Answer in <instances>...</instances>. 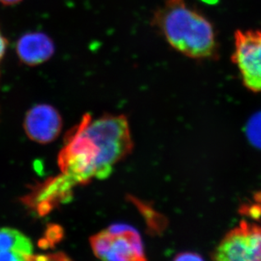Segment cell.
Wrapping results in <instances>:
<instances>
[{
  "label": "cell",
  "instance_id": "cell-1",
  "mask_svg": "<svg viewBox=\"0 0 261 261\" xmlns=\"http://www.w3.org/2000/svg\"><path fill=\"white\" fill-rule=\"evenodd\" d=\"M128 121L124 116H83L68 133L59 154L62 175L72 184L108 177L114 166L133 150Z\"/></svg>",
  "mask_w": 261,
  "mask_h": 261
},
{
  "label": "cell",
  "instance_id": "cell-2",
  "mask_svg": "<svg viewBox=\"0 0 261 261\" xmlns=\"http://www.w3.org/2000/svg\"><path fill=\"white\" fill-rule=\"evenodd\" d=\"M153 25L179 53L193 59L211 58L216 51L213 25L184 0H166L154 13Z\"/></svg>",
  "mask_w": 261,
  "mask_h": 261
},
{
  "label": "cell",
  "instance_id": "cell-3",
  "mask_svg": "<svg viewBox=\"0 0 261 261\" xmlns=\"http://www.w3.org/2000/svg\"><path fill=\"white\" fill-rule=\"evenodd\" d=\"M91 247L103 261H147L140 235L133 226L115 224L91 238Z\"/></svg>",
  "mask_w": 261,
  "mask_h": 261
},
{
  "label": "cell",
  "instance_id": "cell-4",
  "mask_svg": "<svg viewBox=\"0 0 261 261\" xmlns=\"http://www.w3.org/2000/svg\"><path fill=\"white\" fill-rule=\"evenodd\" d=\"M233 61L247 88L261 91V32L237 33Z\"/></svg>",
  "mask_w": 261,
  "mask_h": 261
},
{
  "label": "cell",
  "instance_id": "cell-5",
  "mask_svg": "<svg viewBox=\"0 0 261 261\" xmlns=\"http://www.w3.org/2000/svg\"><path fill=\"white\" fill-rule=\"evenodd\" d=\"M63 121L61 114L53 106L39 103L27 112L23 127L31 140L47 144L56 140L61 134Z\"/></svg>",
  "mask_w": 261,
  "mask_h": 261
},
{
  "label": "cell",
  "instance_id": "cell-6",
  "mask_svg": "<svg viewBox=\"0 0 261 261\" xmlns=\"http://www.w3.org/2000/svg\"><path fill=\"white\" fill-rule=\"evenodd\" d=\"M55 51L53 40L45 33H27L21 36L16 43L18 58L23 64L30 66L47 62Z\"/></svg>",
  "mask_w": 261,
  "mask_h": 261
},
{
  "label": "cell",
  "instance_id": "cell-7",
  "mask_svg": "<svg viewBox=\"0 0 261 261\" xmlns=\"http://www.w3.org/2000/svg\"><path fill=\"white\" fill-rule=\"evenodd\" d=\"M214 261H254L244 222L225 237L216 249Z\"/></svg>",
  "mask_w": 261,
  "mask_h": 261
},
{
  "label": "cell",
  "instance_id": "cell-8",
  "mask_svg": "<svg viewBox=\"0 0 261 261\" xmlns=\"http://www.w3.org/2000/svg\"><path fill=\"white\" fill-rule=\"evenodd\" d=\"M0 261H36L30 239L11 227H0Z\"/></svg>",
  "mask_w": 261,
  "mask_h": 261
},
{
  "label": "cell",
  "instance_id": "cell-9",
  "mask_svg": "<svg viewBox=\"0 0 261 261\" xmlns=\"http://www.w3.org/2000/svg\"><path fill=\"white\" fill-rule=\"evenodd\" d=\"M72 184L61 176L48 179L39 189L33 194V203L41 214L48 212L57 203L64 202L70 198Z\"/></svg>",
  "mask_w": 261,
  "mask_h": 261
},
{
  "label": "cell",
  "instance_id": "cell-10",
  "mask_svg": "<svg viewBox=\"0 0 261 261\" xmlns=\"http://www.w3.org/2000/svg\"><path fill=\"white\" fill-rule=\"evenodd\" d=\"M254 261H261V226L244 222Z\"/></svg>",
  "mask_w": 261,
  "mask_h": 261
},
{
  "label": "cell",
  "instance_id": "cell-11",
  "mask_svg": "<svg viewBox=\"0 0 261 261\" xmlns=\"http://www.w3.org/2000/svg\"><path fill=\"white\" fill-rule=\"evenodd\" d=\"M247 136L253 145L261 149V112L253 116L249 121Z\"/></svg>",
  "mask_w": 261,
  "mask_h": 261
},
{
  "label": "cell",
  "instance_id": "cell-12",
  "mask_svg": "<svg viewBox=\"0 0 261 261\" xmlns=\"http://www.w3.org/2000/svg\"><path fill=\"white\" fill-rule=\"evenodd\" d=\"M173 261H204L203 258L195 253L185 252L181 253L174 259Z\"/></svg>",
  "mask_w": 261,
  "mask_h": 261
},
{
  "label": "cell",
  "instance_id": "cell-13",
  "mask_svg": "<svg viewBox=\"0 0 261 261\" xmlns=\"http://www.w3.org/2000/svg\"><path fill=\"white\" fill-rule=\"evenodd\" d=\"M8 41L5 38V36L2 33V31L0 29V63L2 61L4 56H5V52L7 49Z\"/></svg>",
  "mask_w": 261,
  "mask_h": 261
},
{
  "label": "cell",
  "instance_id": "cell-14",
  "mask_svg": "<svg viewBox=\"0 0 261 261\" xmlns=\"http://www.w3.org/2000/svg\"><path fill=\"white\" fill-rule=\"evenodd\" d=\"M22 0H0V4L4 5H15L21 2Z\"/></svg>",
  "mask_w": 261,
  "mask_h": 261
},
{
  "label": "cell",
  "instance_id": "cell-15",
  "mask_svg": "<svg viewBox=\"0 0 261 261\" xmlns=\"http://www.w3.org/2000/svg\"><path fill=\"white\" fill-rule=\"evenodd\" d=\"M203 1H204V2L211 3V4H212V3L214 2H216V0H203Z\"/></svg>",
  "mask_w": 261,
  "mask_h": 261
}]
</instances>
